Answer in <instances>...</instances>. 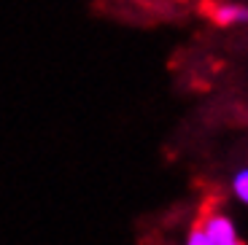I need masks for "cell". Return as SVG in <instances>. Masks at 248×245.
I'll list each match as a JSON object with an SVG mask.
<instances>
[{
	"mask_svg": "<svg viewBox=\"0 0 248 245\" xmlns=\"http://www.w3.org/2000/svg\"><path fill=\"white\" fill-rule=\"evenodd\" d=\"M211 19L221 27L248 25V6H240V3H216L211 8Z\"/></svg>",
	"mask_w": 248,
	"mask_h": 245,
	"instance_id": "2",
	"label": "cell"
},
{
	"mask_svg": "<svg viewBox=\"0 0 248 245\" xmlns=\"http://www.w3.org/2000/svg\"><path fill=\"white\" fill-rule=\"evenodd\" d=\"M184 245H205V234H202V227H200V221L194 224L192 229H189V234H186V243Z\"/></svg>",
	"mask_w": 248,
	"mask_h": 245,
	"instance_id": "4",
	"label": "cell"
},
{
	"mask_svg": "<svg viewBox=\"0 0 248 245\" xmlns=\"http://www.w3.org/2000/svg\"><path fill=\"white\" fill-rule=\"evenodd\" d=\"M200 227L205 234V245H246L237 234L232 218L224 215L221 210H211L205 218H200Z\"/></svg>",
	"mask_w": 248,
	"mask_h": 245,
	"instance_id": "1",
	"label": "cell"
},
{
	"mask_svg": "<svg viewBox=\"0 0 248 245\" xmlns=\"http://www.w3.org/2000/svg\"><path fill=\"white\" fill-rule=\"evenodd\" d=\"M232 194H235L237 202H243L248 208V167H240L232 175Z\"/></svg>",
	"mask_w": 248,
	"mask_h": 245,
	"instance_id": "3",
	"label": "cell"
}]
</instances>
